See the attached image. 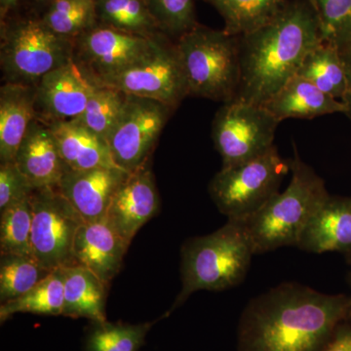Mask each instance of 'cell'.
Returning a JSON list of instances; mask_svg holds the SVG:
<instances>
[{"instance_id":"obj_1","label":"cell","mask_w":351,"mask_h":351,"mask_svg":"<svg viewBox=\"0 0 351 351\" xmlns=\"http://www.w3.org/2000/svg\"><path fill=\"white\" fill-rule=\"evenodd\" d=\"M350 315L351 295L283 283L247 304L239 351H322Z\"/></svg>"},{"instance_id":"obj_2","label":"cell","mask_w":351,"mask_h":351,"mask_svg":"<svg viewBox=\"0 0 351 351\" xmlns=\"http://www.w3.org/2000/svg\"><path fill=\"white\" fill-rule=\"evenodd\" d=\"M322 41L317 13L308 0L286 4L267 25L240 36L234 101L265 105L298 75L307 55Z\"/></svg>"},{"instance_id":"obj_3","label":"cell","mask_w":351,"mask_h":351,"mask_svg":"<svg viewBox=\"0 0 351 351\" xmlns=\"http://www.w3.org/2000/svg\"><path fill=\"white\" fill-rule=\"evenodd\" d=\"M290 166L292 177L287 189L255 213L237 221L248 235L255 255L297 247L307 223L330 195L324 180L304 162L295 149Z\"/></svg>"},{"instance_id":"obj_4","label":"cell","mask_w":351,"mask_h":351,"mask_svg":"<svg viewBox=\"0 0 351 351\" xmlns=\"http://www.w3.org/2000/svg\"><path fill=\"white\" fill-rule=\"evenodd\" d=\"M255 255L248 235L237 221L193 237L182 248V290L170 313L197 291H223L243 282Z\"/></svg>"},{"instance_id":"obj_5","label":"cell","mask_w":351,"mask_h":351,"mask_svg":"<svg viewBox=\"0 0 351 351\" xmlns=\"http://www.w3.org/2000/svg\"><path fill=\"white\" fill-rule=\"evenodd\" d=\"M0 38L4 83L36 85L50 71L73 61V39L53 32L36 14H9L1 20Z\"/></svg>"},{"instance_id":"obj_6","label":"cell","mask_w":351,"mask_h":351,"mask_svg":"<svg viewBox=\"0 0 351 351\" xmlns=\"http://www.w3.org/2000/svg\"><path fill=\"white\" fill-rule=\"evenodd\" d=\"M175 43L189 96L234 101L240 83L239 38L197 25Z\"/></svg>"},{"instance_id":"obj_7","label":"cell","mask_w":351,"mask_h":351,"mask_svg":"<svg viewBox=\"0 0 351 351\" xmlns=\"http://www.w3.org/2000/svg\"><path fill=\"white\" fill-rule=\"evenodd\" d=\"M291 172L276 145L257 158L228 169H221L210 182L209 195L228 219L239 221L255 213L279 193Z\"/></svg>"},{"instance_id":"obj_8","label":"cell","mask_w":351,"mask_h":351,"mask_svg":"<svg viewBox=\"0 0 351 351\" xmlns=\"http://www.w3.org/2000/svg\"><path fill=\"white\" fill-rule=\"evenodd\" d=\"M280 121L263 106L232 101L215 115L212 138L223 161L221 169L263 156L274 147Z\"/></svg>"},{"instance_id":"obj_9","label":"cell","mask_w":351,"mask_h":351,"mask_svg":"<svg viewBox=\"0 0 351 351\" xmlns=\"http://www.w3.org/2000/svg\"><path fill=\"white\" fill-rule=\"evenodd\" d=\"M32 256L49 270L75 265L73 246L84 223L58 186L32 193Z\"/></svg>"},{"instance_id":"obj_10","label":"cell","mask_w":351,"mask_h":351,"mask_svg":"<svg viewBox=\"0 0 351 351\" xmlns=\"http://www.w3.org/2000/svg\"><path fill=\"white\" fill-rule=\"evenodd\" d=\"M99 85L158 101L175 110L189 96L176 43L167 36H161L149 54Z\"/></svg>"},{"instance_id":"obj_11","label":"cell","mask_w":351,"mask_h":351,"mask_svg":"<svg viewBox=\"0 0 351 351\" xmlns=\"http://www.w3.org/2000/svg\"><path fill=\"white\" fill-rule=\"evenodd\" d=\"M173 110L160 101L128 95L123 112L107 138L117 167L132 173L147 165Z\"/></svg>"},{"instance_id":"obj_12","label":"cell","mask_w":351,"mask_h":351,"mask_svg":"<svg viewBox=\"0 0 351 351\" xmlns=\"http://www.w3.org/2000/svg\"><path fill=\"white\" fill-rule=\"evenodd\" d=\"M162 36L145 38L97 24L73 39V61L99 85L149 54Z\"/></svg>"},{"instance_id":"obj_13","label":"cell","mask_w":351,"mask_h":351,"mask_svg":"<svg viewBox=\"0 0 351 351\" xmlns=\"http://www.w3.org/2000/svg\"><path fill=\"white\" fill-rule=\"evenodd\" d=\"M95 87L73 61L50 71L36 85V119L47 124L77 119Z\"/></svg>"},{"instance_id":"obj_14","label":"cell","mask_w":351,"mask_h":351,"mask_svg":"<svg viewBox=\"0 0 351 351\" xmlns=\"http://www.w3.org/2000/svg\"><path fill=\"white\" fill-rule=\"evenodd\" d=\"M129 174L119 168L68 169L58 189L84 223H94L107 218L113 197Z\"/></svg>"},{"instance_id":"obj_15","label":"cell","mask_w":351,"mask_h":351,"mask_svg":"<svg viewBox=\"0 0 351 351\" xmlns=\"http://www.w3.org/2000/svg\"><path fill=\"white\" fill-rule=\"evenodd\" d=\"M159 204L154 174L147 165L128 175L115 193L106 219L131 243L138 230L158 213Z\"/></svg>"},{"instance_id":"obj_16","label":"cell","mask_w":351,"mask_h":351,"mask_svg":"<svg viewBox=\"0 0 351 351\" xmlns=\"http://www.w3.org/2000/svg\"><path fill=\"white\" fill-rule=\"evenodd\" d=\"M129 246L107 219L83 223L76 233L73 258L75 265L91 270L108 286L121 269Z\"/></svg>"},{"instance_id":"obj_17","label":"cell","mask_w":351,"mask_h":351,"mask_svg":"<svg viewBox=\"0 0 351 351\" xmlns=\"http://www.w3.org/2000/svg\"><path fill=\"white\" fill-rule=\"evenodd\" d=\"M14 161L36 189L58 186L69 169L49 125L38 119L32 120Z\"/></svg>"},{"instance_id":"obj_18","label":"cell","mask_w":351,"mask_h":351,"mask_svg":"<svg viewBox=\"0 0 351 351\" xmlns=\"http://www.w3.org/2000/svg\"><path fill=\"white\" fill-rule=\"evenodd\" d=\"M297 247L308 253L351 255V196H328L307 223Z\"/></svg>"},{"instance_id":"obj_19","label":"cell","mask_w":351,"mask_h":351,"mask_svg":"<svg viewBox=\"0 0 351 351\" xmlns=\"http://www.w3.org/2000/svg\"><path fill=\"white\" fill-rule=\"evenodd\" d=\"M36 119V85L4 83L0 88V160H15L27 129Z\"/></svg>"},{"instance_id":"obj_20","label":"cell","mask_w":351,"mask_h":351,"mask_svg":"<svg viewBox=\"0 0 351 351\" xmlns=\"http://www.w3.org/2000/svg\"><path fill=\"white\" fill-rule=\"evenodd\" d=\"M277 120L313 119L322 115L346 112L343 101L323 93L315 85L295 75L263 106Z\"/></svg>"},{"instance_id":"obj_21","label":"cell","mask_w":351,"mask_h":351,"mask_svg":"<svg viewBox=\"0 0 351 351\" xmlns=\"http://www.w3.org/2000/svg\"><path fill=\"white\" fill-rule=\"evenodd\" d=\"M69 169L119 168L112 158L107 141L75 121L48 124ZM120 169V168H119Z\"/></svg>"},{"instance_id":"obj_22","label":"cell","mask_w":351,"mask_h":351,"mask_svg":"<svg viewBox=\"0 0 351 351\" xmlns=\"http://www.w3.org/2000/svg\"><path fill=\"white\" fill-rule=\"evenodd\" d=\"M63 315L87 318L94 323L107 321L105 313L107 287L91 270L82 265L63 267Z\"/></svg>"},{"instance_id":"obj_23","label":"cell","mask_w":351,"mask_h":351,"mask_svg":"<svg viewBox=\"0 0 351 351\" xmlns=\"http://www.w3.org/2000/svg\"><path fill=\"white\" fill-rule=\"evenodd\" d=\"M323 93L343 101L348 90L345 62L341 50L322 41L304 59L298 75Z\"/></svg>"},{"instance_id":"obj_24","label":"cell","mask_w":351,"mask_h":351,"mask_svg":"<svg viewBox=\"0 0 351 351\" xmlns=\"http://www.w3.org/2000/svg\"><path fill=\"white\" fill-rule=\"evenodd\" d=\"M216 9L225 21L223 31L233 36H243L257 31L276 17L286 0H204Z\"/></svg>"},{"instance_id":"obj_25","label":"cell","mask_w":351,"mask_h":351,"mask_svg":"<svg viewBox=\"0 0 351 351\" xmlns=\"http://www.w3.org/2000/svg\"><path fill=\"white\" fill-rule=\"evenodd\" d=\"M97 23L119 31L156 38L164 34L144 0H96Z\"/></svg>"},{"instance_id":"obj_26","label":"cell","mask_w":351,"mask_h":351,"mask_svg":"<svg viewBox=\"0 0 351 351\" xmlns=\"http://www.w3.org/2000/svg\"><path fill=\"white\" fill-rule=\"evenodd\" d=\"M63 307L64 271L58 269L25 295L1 304L0 321L3 323L16 313L63 315Z\"/></svg>"},{"instance_id":"obj_27","label":"cell","mask_w":351,"mask_h":351,"mask_svg":"<svg viewBox=\"0 0 351 351\" xmlns=\"http://www.w3.org/2000/svg\"><path fill=\"white\" fill-rule=\"evenodd\" d=\"M52 271L41 265L32 256L1 254L0 302L4 304L25 295Z\"/></svg>"},{"instance_id":"obj_28","label":"cell","mask_w":351,"mask_h":351,"mask_svg":"<svg viewBox=\"0 0 351 351\" xmlns=\"http://www.w3.org/2000/svg\"><path fill=\"white\" fill-rule=\"evenodd\" d=\"M127 97L128 95L114 88L96 85L85 110L77 119L71 121L84 126L107 141L123 112Z\"/></svg>"},{"instance_id":"obj_29","label":"cell","mask_w":351,"mask_h":351,"mask_svg":"<svg viewBox=\"0 0 351 351\" xmlns=\"http://www.w3.org/2000/svg\"><path fill=\"white\" fill-rule=\"evenodd\" d=\"M41 17L59 36L75 39L98 24L96 0H54Z\"/></svg>"},{"instance_id":"obj_30","label":"cell","mask_w":351,"mask_h":351,"mask_svg":"<svg viewBox=\"0 0 351 351\" xmlns=\"http://www.w3.org/2000/svg\"><path fill=\"white\" fill-rule=\"evenodd\" d=\"M0 213V253L32 256V195Z\"/></svg>"},{"instance_id":"obj_31","label":"cell","mask_w":351,"mask_h":351,"mask_svg":"<svg viewBox=\"0 0 351 351\" xmlns=\"http://www.w3.org/2000/svg\"><path fill=\"white\" fill-rule=\"evenodd\" d=\"M94 324L88 335L86 351H138L152 326V323L112 324L108 321Z\"/></svg>"},{"instance_id":"obj_32","label":"cell","mask_w":351,"mask_h":351,"mask_svg":"<svg viewBox=\"0 0 351 351\" xmlns=\"http://www.w3.org/2000/svg\"><path fill=\"white\" fill-rule=\"evenodd\" d=\"M159 29L177 40L197 25L195 0H144Z\"/></svg>"},{"instance_id":"obj_33","label":"cell","mask_w":351,"mask_h":351,"mask_svg":"<svg viewBox=\"0 0 351 351\" xmlns=\"http://www.w3.org/2000/svg\"><path fill=\"white\" fill-rule=\"evenodd\" d=\"M323 41L343 50L351 43V0H316Z\"/></svg>"},{"instance_id":"obj_34","label":"cell","mask_w":351,"mask_h":351,"mask_svg":"<svg viewBox=\"0 0 351 351\" xmlns=\"http://www.w3.org/2000/svg\"><path fill=\"white\" fill-rule=\"evenodd\" d=\"M34 189L15 161L0 164V212L29 197Z\"/></svg>"},{"instance_id":"obj_35","label":"cell","mask_w":351,"mask_h":351,"mask_svg":"<svg viewBox=\"0 0 351 351\" xmlns=\"http://www.w3.org/2000/svg\"><path fill=\"white\" fill-rule=\"evenodd\" d=\"M346 322L337 329L322 351H351V326Z\"/></svg>"},{"instance_id":"obj_36","label":"cell","mask_w":351,"mask_h":351,"mask_svg":"<svg viewBox=\"0 0 351 351\" xmlns=\"http://www.w3.org/2000/svg\"><path fill=\"white\" fill-rule=\"evenodd\" d=\"M343 62H345L346 78H348V90L343 103L346 106L345 114L351 120V43L341 51Z\"/></svg>"},{"instance_id":"obj_37","label":"cell","mask_w":351,"mask_h":351,"mask_svg":"<svg viewBox=\"0 0 351 351\" xmlns=\"http://www.w3.org/2000/svg\"><path fill=\"white\" fill-rule=\"evenodd\" d=\"M21 0H0V19H5L9 14L17 10Z\"/></svg>"},{"instance_id":"obj_38","label":"cell","mask_w":351,"mask_h":351,"mask_svg":"<svg viewBox=\"0 0 351 351\" xmlns=\"http://www.w3.org/2000/svg\"><path fill=\"white\" fill-rule=\"evenodd\" d=\"M36 1L46 8V7L49 5L50 3H52L54 0H36Z\"/></svg>"},{"instance_id":"obj_39","label":"cell","mask_w":351,"mask_h":351,"mask_svg":"<svg viewBox=\"0 0 351 351\" xmlns=\"http://www.w3.org/2000/svg\"><path fill=\"white\" fill-rule=\"evenodd\" d=\"M309 3L311 4V6L313 7L314 9H315L316 7V0H308Z\"/></svg>"},{"instance_id":"obj_40","label":"cell","mask_w":351,"mask_h":351,"mask_svg":"<svg viewBox=\"0 0 351 351\" xmlns=\"http://www.w3.org/2000/svg\"><path fill=\"white\" fill-rule=\"evenodd\" d=\"M348 283H350V287H351V271L350 272V274H348ZM350 320H351V315Z\"/></svg>"},{"instance_id":"obj_41","label":"cell","mask_w":351,"mask_h":351,"mask_svg":"<svg viewBox=\"0 0 351 351\" xmlns=\"http://www.w3.org/2000/svg\"><path fill=\"white\" fill-rule=\"evenodd\" d=\"M346 258V261H348V263H350V265H351V255L348 256Z\"/></svg>"}]
</instances>
